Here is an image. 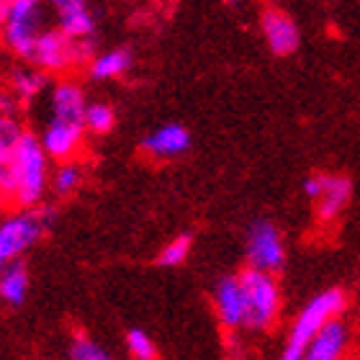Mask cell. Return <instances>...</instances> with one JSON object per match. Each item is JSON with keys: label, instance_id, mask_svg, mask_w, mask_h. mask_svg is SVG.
<instances>
[{"label": "cell", "instance_id": "1", "mask_svg": "<svg viewBox=\"0 0 360 360\" xmlns=\"http://www.w3.org/2000/svg\"><path fill=\"white\" fill-rule=\"evenodd\" d=\"M46 183H49V155L39 136L23 131L13 152L11 203L21 209H34L44 198Z\"/></svg>", "mask_w": 360, "mask_h": 360}, {"label": "cell", "instance_id": "2", "mask_svg": "<svg viewBox=\"0 0 360 360\" xmlns=\"http://www.w3.org/2000/svg\"><path fill=\"white\" fill-rule=\"evenodd\" d=\"M345 307H347V299L342 288H327V291L316 293L314 299L301 309V314L296 316V322L291 324V332H288L285 345H283V360L304 358L311 338H314L316 332L322 330L330 319L342 314Z\"/></svg>", "mask_w": 360, "mask_h": 360}, {"label": "cell", "instance_id": "3", "mask_svg": "<svg viewBox=\"0 0 360 360\" xmlns=\"http://www.w3.org/2000/svg\"><path fill=\"white\" fill-rule=\"evenodd\" d=\"M54 219L52 209H26L0 221V270L21 260L26 250L37 245Z\"/></svg>", "mask_w": 360, "mask_h": 360}, {"label": "cell", "instance_id": "4", "mask_svg": "<svg viewBox=\"0 0 360 360\" xmlns=\"http://www.w3.org/2000/svg\"><path fill=\"white\" fill-rule=\"evenodd\" d=\"M240 283L248 304V322L245 327L252 332H268L281 311V288H278L276 273L252 268L240 273Z\"/></svg>", "mask_w": 360, "mask_h": 360}, {"label": "cell", "instance_id": "5", "mask_svg": "<svg viewBox=\"0 0 360 360\" xmlns=\"http://www.w3.org/2000/svg\"><path fill=\"white\" fill-rule=\"evenodd\" d=\"M44 3L46 0H13L3 21V39L8 49L21 60H29L39 34L44 31Z\"/></svg>", "mask_w": 360, "mask_h": 360}, {"label": "cell", "instance_id": "6", "mask_svg": "<svg viewBox=\"0 0 360 360\" xmlns=\"http://www.w3.org/2000/svg\"><path fill=\"white\" fill-rule=\"evenodd\" d=\"M304 193L314 201L316 217L335 221L353 198V183L345 175H311L304 180Z\"/></svg>", "mask_w": 360, "mask_h": 360}, {"label": "cell", "instance_id": "7", "mask_svg": "<svg viewBox=\"0 0 360 360\" xmlns=\"http://www.w3.org/2000/svg\"><path fill=\"white\" fill-rule=\"evenodd\" d=\"M248 263L252 268L278 273L285 265V245L278 226L268 219H257L248 229Z\"/></svg>", "mask_w": 360, "mask_h": 360}, {"label": "cell", "instance_id": "8", "mask_svg": "<svg viewBox=\"0 0 360 360\" xmlns=\"http://www.w3.org/2000/svg\"><path fill=\"white\" fill-rule=\"evenodd\" d=\"M26 62H31L34 68L44 70V72H65L70 65H75L72 39L62 29H44L39 34L37 44H34Z\"/></svg>", "mask_w": 360, "mask_h": 360}, {"label": "cell", "instance_id": "9", "mask_svg": "<svg viewBox=\"0 0 360 360\" xmlns=\"http://www.w3.org/2000/svg\"><path fill=\"white\" fill-rule=\"evenodd\" d=\"M85 131H88L85 121L52 116L44 129V134H41V144H44L46 155L52 160H57V162L72 160L80 152V147H83Z\"/></svg>", "mask_w": 360, "mask_h": 360}, {"label": "cell", "instance_id": "10", "mask_svg": "<svg viewBox=\"0 0 360 360\" xmlns=\"http://www.w3.org/2000/svg\"><path fill=\"white\" fill-rule=\"evenodd\" d=\"M214 309L221 327L226 330H242L248 322V304L242 291L240 276H224L214 288Z\"/></svg>", "mask_w": 360, "mask_h": 360}, {"label": "cell", "instance_id": "11", "mask_svg": "<svg viewBox=\"0 0 360 360\" xmlns=\"http://www.w3.org/2000/svg\"><path fill=\"white\" fill-rule=\"evenodd\" d=\"M260 29H263V37L268 41L270 52L278 54V57H288V54L299 49V26L281 8H265L263 15H260Z\"/></svg>", "mask_w": 360, "mask_h": 360}, {"label": "cell", "instance_id": "12", "mask_svg": "<svg viewBox=\"0 0 360 360\" xmlns=\"http://www.w3.org/2000/svg\"><path fill=\"white\" fill-rule=\"evenodd\" d=\"M347 345H350V330L347 324L335 316L330 322L324 324L322 330L316 332L311 342H309L304 358L307 360H338L345 355Z\"/></svg>", "mask_w": 360, "mask_h": 360}, {"label": "cell", "instance_id": "13", "mask_svg": "<svg viewBox=\"0 0 360 360\" xmlns=\"http://www.w3.org/2000/svg\"><path fill=\"white\" fill-rule=\"evenodd\" d=\"M191 147V131L183 124H162L144 136L142 150L155 160H173L186 155Z\"/></svg>", "mask_w": 360, "mask_h": 360}, {"label": "cell", "instance_id": "14", "mask_svg": "<svg viewBox=\"0 0 360 360\" xmlns=\"http://www.w3.org/2000/svg\"><path fill=\"white\" fill-rule=\"evenodd\" d=\"M52 6L60 29L70 39H90L96 31V18L90 13L88 0H46Z\"/></svg>", "mask_w": 360, "mask_h": 360}, {"label": "cell", "instance_id": "15", "mask_svg": "<svg viewBox=\"0 0 360 360\" xmlns=\"http://www.w3.org/2000/svg\"><path fill=\"white\" fill-rule=\"evenodd\" d=\"M21 134V121L13 113H0V188L6 191L8 203H11V191H13V152Z\"/></svg>", "mask_w": 360, "mask_h": 360}, {"label": "cell", "instance_id": "16", "mask_svg": "<svg viewBox=\"0 0 360 360\" xmlns=\"http://www.w3.org/2000/svg\"><path fill=\"white\" fill-rule=\"evenodd\" d=\"M85 93L83 88L72 80H62V83L54 85L52 90V116H60V119H75L85 121Z\"/></svg>", "mask_w": 360, "mask_h": 360}, {"label": "cell", "instance_id": "17", "mask_svg": "<svg viewBox=\"0 0 360 360\" xmlns=\"http://www.w3.org/2000/svg\"><path fill=\"white\" fill-rule=\"evenodd\" d=\"M134 65V57L129 49H108V52L98 54L90 62V77L93 80H113L129 72Z\"/></svg>", "mask_w": 360, "mask_h": 360}, {"label": "cell", "instance_id": "18", "mask_svg": "<svg viewBox=\"0 0 360 360\" xmlns=\"http://www.w3.org/2000/svg\"><path fill=\"white\" fill-rule=\"evenodd\" d=\"M29 293V273L18 260L0 270V299L11 307H21Z\"/></svg>", "mask_w": 360, "mask_h": 360}, {"label": "cell", "instance_id": "19", "mask_svg": "<svg viewBox=\"0 0 360 360\" xmlns=\"http://www.w3.org/2000/svg\"><path fill=\"white\" fill-rule=\"evenodd\" d=\"M44 88H46V72L44 70L21 68L11 75V90H13V96L18 98V101H34V98H37Z\"/></svg>", "mask_w": 360, "mask_h": 360}, {"label": "cell", "instance_id": "20", "mask_svg": "<svg viewBox=\"0 0 360 360\" xmlns=\"http://www.w3.org/2000/svg\"><path fill=\"white\" fill-rule=\"evenodd\" d=\"M83 186V165L75 160H62L60 167L52 175V188L57 195H70L75 193L77 188Z\"/></svg>", "mask_w": 360, "mask_h": 360}, {"label": "cell", "instance_id": "21", "mask_svg": "<svg viewBox=\"0 0 360 360\" xmlns=\"http://www.w3.org/2000/svg\"><path fill=\"white\" fill-rule=\"evenodd\" d=\"M85 129L93 134H108L116 124V113L105 103H88L85 105Z\"/></svg>", "mask_w": 360, "mask_h": 360}, {"label": "cell", "instance_id": "22", "mask_svg": "<svg viewBox=\"0 0 360 360\" xmlns=\"http://www.w3.org/2000/svg\"><path fill=\"white\" fill-rule=\"evenodd\" d=\"M191 245H193L191 234L175 237L173 242H167L162 252L158 255V265H162V268H178V265H183L188 260V255H191Z\"/></svg>", "mask_w": 360, "mask_h": 360}, {"label": "cell", "instance_id": "23", "mask_svg": "<svg viewBox=\"0 0 360 360\" xmlns=\"http://www.w3.org/2000/svg\"><path fill=\"white\" fill-rule=\"evenodd\" d=\"M127 350L136 360H155L158 358V347L150 340V335L142 330H129L127 332Z\"/></svg>", "mask_w": 360, "mask_h": 360}, {"label": "cell", "instance_id": "24", "mask_svg": "<svg viewBox=\"0 0 360 360\" xmlns=\"http://www.w3.org/2000/svg\"><path fill=\"white\" fill-rule=\"evenodd\" d=\"M70 358L72 360H108V353H105L103 347L93 342L90 338H75L72 340V345H70Z\"/></svg>", "mask_w": 360, "mask_h": 360}, {"label": "cell", "instance_id": "25", "mask_svg": "<svg viewBox=\"0 0 360 360\" xmlns=\"http://www.w3.org/2000/svg\"><path fill=\"white\" fill-rule=\"evenodd\" d=\"M15 101L18 98H11V96H0V113H13V105H15Z\"/></svg>", "mask_w": 360, "mask_h": 360}, {"label": "cell", "instance_id": "26", "mask_svg": "<svg viewBox=\"0 0 360 360\" xmlns=\"http://www.w3.org/2000/svg\"><path fill=\"white\" fill-rule=\"evenodd\" d=\"M11 3H13V0H0V23L6 21L8 11H11Z\"/></svg>", "mask_w": 360, "mask_h": 360}, {"label": "cell", "instance_id": "27", "mask_svg": "<svg viewBox=\"0 0 360 360\" xmlns=\"http://www.w3.org/2000/svg\"><path fill=\"white\" fill-rule=\"evenodd\" d=\"M8 203V195H6V191H3V188H0V209H3V206H6Z\"/></svg>", "mask_w": 360, "mask_h": 360}, {"label": "cell", "instance_id": "28", "mask_svg": "<svg viewBox=\"0 0 360 360\" xmlns=\"http://www.w3.org/2000/svg\"><path fill=\"white\" fill-rule=\"evenodd\" d=\"M265 3H276V0H265Z\"/></svg>", "mask_w": 360, "mask_h": 360}]
</instances>
